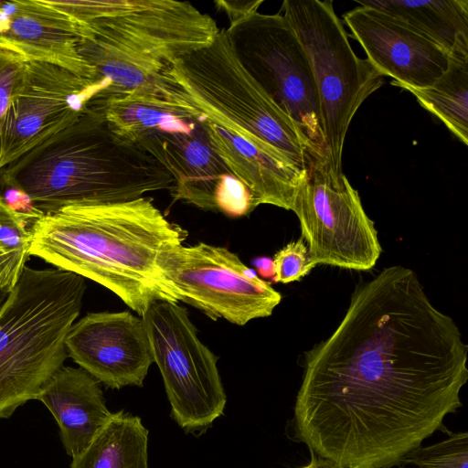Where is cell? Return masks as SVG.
<instances>
[{"instance_id": "6da1fadb", "label": "cell", "mask_w": 468, "mask_h": 468, "mask_svg": "<svg viewBox=\"0 0 468 468\" xmlns=\"http://www.w3.org/2000/svg\"><path fill=\"white\" fill-rule=\"evenodd\" d=\"M468 346L417 274L384 268L351 295L332 335L305 352L292 440L346 468H403L462 407Z\"/></svg>"}, {"instance_id": "7a4b0ae2", "label": "cell", "mask_w": 468, "mask_h": 468, "mask_svg": "<svg viewBox=\"0 0 468 468\" xmlns=\"http://www.w3.org/2000/svg\"><path fill=\"white\" fill-rule=\"evenodd\" d=\"M157 90L190 104L209 143L250 190L253 207L292 210L312 162L306 139L244 69L219 29L163 71Z\"/></svg>"}, {"instance_id": "3957f363", "label": "cell", "mask_w": 468, "mask_h": 468, "mask_svg": "<svg viewBox=\"0 0 468 468\" xmlns=\"http://www.w3.org/2000/svg\"><path fill=\"white\" fill-rule=\"evenodd\" d=\"M30 229V256L104 286L141 317L155 302H179L157 258L182 244L187 232L150 197L67 206Z\"/></svg>"}, {"instance_id": "277c9868", "label": "cell", "mask_w": 468, "mask_h": 468, "mask_svg": "<svg viewBox=\"0 0 468 468\" xmlns=\"http://www.w3.org/2000/svg\"><path fill=\"white\" fill-rule=\"evenodd\" d=\"M0 186L25 192L44 215L71 205L133 200L172 190V176L109 128L90 105L71 124L0 169Z\"/></svg>"}, {"instance_id": "5b68a950", "label": "cell", "mask_w": 468, "mask_h": 468, "mask_svg": "<svg viewBox=\"0 0 468 468\" xmlns=\"http://www.w3.org/2000/svg\"><path fill=\"white\" fill-rule=\"evenodd\" d=\"M80 27L78 52L93 69L100 99L157 90L174 60L211 44L216 21L175 0H46Z\"/></svg>"}, {"instance_id": "8992f818", "label": "cell", "mask_w": 468, "mask_h": 468, "mask_svg": "<svg viewBox=\"0 0 468 468\" xmlns=\"http://www.w3.org/2000/svg\"><path fill=\"white\" fill-rule=\"evenodd\" d=\"M85 291L80 275L25 266L0 310V419L36 399L64 366Z\"/></svg>"}, {"instance_id": "52a82bcc", "label": "cell", "mask_w": 468, "mask_h": 468, "mask_svg": "<svg viewBox=\"0 0 468 468\" xmlns=\"http://www.w3.org/2000/svg\"><path fill=\"white\" fill-rule=\"evenodd\" d=\"M281 10L301 42L315 80L333 185L346 176V135L361 104L384 83V76L354 52L331 0H284Z\"/></svg>"}, {"instance_id": "ba28073f", "label": "cell", "mask_w": 468, "mask_h": 468, "mask_svg": "<svg viewBox=\"0 0 468 468\" xmlns=\"http://www.w3.org/2000/svg\"><path fill=\"white\" fill-rule=\"evenodd\" d=\"M225 30L244 69L306 139L312 163L328 169L315 80L306 53L287 19L280 13L257 11Z\"/></svg>"}, {"instance_id": "9c48e42d", "label": "cell", "mask_w": 468, "mask_h": 468, "mask_svg": "<svg viewBox=\"0 0 468 468\" xmlns=\"http://www.w3.org/2000/svg\"><path fill=\"white\" fill-rule=\"evenodd\" d=\"M143 319L171 417L186 432L204 433L224 413L227 402L218 356L201 342L186 310L177 303L155 302Z\"/></svg>"}, {"instance_id": "30bf717a", "label": "cell", "mask_w": 468, "mask_h": 468, "mask_svg": "<svg viewBox=\"0 0 468 468\" xmlns=\"http://www.w3.org/2000/svg\"><path fill=\"white\" fill-rule=\"evenodd\" d=\"M157 267L178 296L213 320L238 325L270 316L282 294L225 247L198 242L164 250Z\"/></svg>"}, {"instance_id": "8fae6325", "label": "cell", "mask_w": 468, "mask_h": 468, "mask_svg": "<svg viewBox=\"0 0 468 468\" xmlns=\"http://www.w3.org/2000/svg\"><path fill=\"white\" fill-rule=\"evenodd\" d=\"M292 210L314 267L367 271L376 265L382 251L378 231L346 176L335 186L325 166L311 163Z\"/></svg>"}, {"instance_id": "7c38bea8", "label": "cell", "mask_w": 468, "mask_h": 468, "mask_svg": "<svg viewBox=\"0 0 468 468\" xmlns=\"http://www.w3.org/2000/svg\"><path fill=\"white\" fill-rule=\"evenodd\" d=\"M100 93L94 80L53 64L27 61L2 127L0 169L71 124Z\"/></svg>"}, {"instance_id": "4fadbf2b", "label": "cell", "mask_w": 468, "mask_h": 468, "mask_svg": "<svg viewBox=\"0 0 468 468\" xmlns=\"http://www.w3.org/2000/svg\"><path fill=\"white\" fill-rule=\"evenodd\" d=\"M66 348L80 368L112 389L143 387L154 362L145 323L128 311L87 314L71 326Z\"/></svg>"}, {"instance_id": "5bb4252c", "label": "cell", "mask_w": 468, "mask_h": 468, "mask_svg": "<svg viewBox=\"0 0 468 468\" xmlns=\"http://www.w3.org/2000/svg\"><path fill=\"white\" fill-rule=\"evenodd\" d=\"M367 60L390 84L425 88L447 69L450 54L404 22L374 8L358 5L344 15Z\"/></svg>"}, {"instance_id": "9a60e30c", "label": "cell", "mask_w": 468, "mask_h": 468, "mask_svg": "<svg viewBox=\"0 0 468 468\" xmlns=\"http://www.w3.org/2000/svg\"><path fill=\"white\" fill-rule=\"evenodd\" d=\"M136 146L172 176L175 199L217 210L216 192L232 174L212 148L195 111L171 120Z\"/></svg>"}, {"instance_id": "2e32d148", "label": "cell", "mask_w": 468, "mask_h": 468, "mask_svg": "<svg viewBox=\"0 0 468 468\" xmlns=\"http://www.w3.org/2000/svg\"><path fill=\"white\" fill-rule=\"evenodd\" d=\"M79 23L46 0H0V49L95 80L78 52Z\"/></svg>"}, {"instance_id": "e0dca14e", "label": "cell", "mask_w": 468, "mask_h": 468, "mask_svg": "<svg viewBox=\"0 0 468 468\" xmlns=\"http://www.w3.org/2000/svg\"><path fill=\"white\" fill-rule=\"evenodd\" d=\"M36 399L53 415L63 447L71 458L89 446L112 416L100 382L80 367L63 366Z\"/></svg>"}, {"instance_id": "ac0fdd59", "label": "cell", "mask_w": 468, "mask_h": 468, "mask_svg": "<svg viewBox=\"0 0 468 468\" xmlns=\"http://www.w3.org/2000/svg\"><path fill=\"white\" fill-rule=\"evenodd\" d=\"M428 37L449 54L468 52L467 0H364Z\"/></svg>"}, {"instance_id": "d6986e66", "label": "cell", "mask_w": 468, "mask_h": 468, "mask_svg": "<svg viewBox=\"0 0 468 468\" xmlns=\"http://www.w3.org/2000/svg\"><path fill=\"white\" fill-rule=\"evenodd\" d=\"M147 449L148 430L141 418L122 410L72 458L70 468H149Z\"/></svg>"}, {"instance_id": "ffe728a7", "label": "cell", "mask_w": 468, "mask_h": 468, "mask_svg": "<svg viewBox=\"0 0 468 468\" xmlns=\"http://www.w3.org/2000/svg\"><path fill=\"white\" fill-rule=\"evenodd\" d=\"M394 86L411 92L424 109L468 144V52L451 53L447 69L429 87Z\"/></svg>"}, {"instance_id": "44dd1931", "label": "cell", "mask_w": 468, "mask_h": 468, "mask_svg": "<svg viewBox=\"0 0 468 468\" xmlns=\"http://www.w3.org/2000/svg\"><path fill=\"white\" fill-rule=\"evenodd\" d=\"M28 223L0 197V291L10 292L13 290L30 256Z\"/></svg>"}, {"instance_id": "7402d4cb", "label": "cell", "mask_w": 468, "mask_h": 468, "mask_svg": "<svg viewBox=\"0 0 468 468\" xmlns=\"http://www.w3.org/2000/svg\"><path fill=\"white\" fill-rule=\"evenodd\" d=\"M468 433L448 432L443 441L411 450L403 465L414 464L418 468H467Z\"/></svg>"}, {"instance_id": "603a6c76", "label": "cell", "mask_w": 468, "mask_h": 468, "mask_svg": "<svg viewBox=\"0 0 468 468\" xmlns=\"http://www.w3.org/2000/svg\"><path fill=\"white\" fill-rule=\"evenodd\" d=\"M275 282L290 283L300 281L314 268L311 262L308 248L300 238L279 250L273 259Z\"/></svg>"}, {"instance_id": "cb8c5ba5", "label": "cell", "mask_w": 468, "mask_h": 468, "mask_svg": "<svg viewBox=\"0 0 468 468\" xmlns=\"http://www.w3.org/2000/svg\"><path fill=\"white\" fill-rule=\"evenodd\" d=\"M26 69L27 61L23 58L0 49V144L6 112L22 86Z\"/></svg>"}, {"instance_id": "d4e9b609", "label": "cell", "mask_w": 468, "mask_h": 468, "mask_svg": "<svg viewBox=\"0 0 468 468\" xmlns=\"http://www.w3.org/2000/svg\"><path fill=\"white\" fill-rule=\"evenodd\" d=\"M215 202L217 210L230 217L247 216L254 209L249 188L233 175L218 186Z\"/></svg>"}, {"instance_id": "484cf974", "label": "cell", "mask_w": 468, "mask_h": 468, "mask_svg": "<svg viewBox=\"0 0 468 468\" xmlns=\"http://www.w3.org/2000/svg\"><path fill=\"white\" fill-rule=\"evenodd\" d=\"M0 197L13 211L22 216L28 222L33 223L44 216L41 211L35 207L29 197L16 187L0 186Z\"/></svg>"}, {"instance_id": "4316f807", "label": "cell", "mask_w": 468, "mask_h": 468, "mask_svg": "<svg viewBox=\"0 0 468 468\" xmlns=\"http://www.w3.org/2000/svg\"><path fill=\"white\" fill-rule=\"evenodd\" d=\"M263 0H251V1H216L215 5L218 9L225 12L229 23L231 24L250 14L257 12Z\"/></svg>"}, {"instance_id": "83f0119b", "label": "cell", "mask_w": 468, "mask_h": 468, "mask_svg": "<svg viewBox=\"0 0 468 468\" xmlns=\"http://www.w3.org/2000/svg\"><path fill=\"white\" fill-rule=\"evenodd\" d=\"M257 272L264 278H272L274 275L273 261L269 257H258L251 261Z\"/></svg>"}, {"instance_id": "f1b7e54d", "label": "cell", "mask_w": 468, "mask_h": 468, "mask_svg": "<svg viewBox=\"0 0 468 468\" xmlns=\"http://www.w3.org/2000/svg\"><path fill=\"white\" fill-rule=\"evenodd\" d=\"M300 468H346V467L340 466L339 464H337L328 459L320 457V456L311 452L310 463L307 465H304L303 467H300Z\"/></svg>"}, {"instance_id": "f546056e", "label": "cell", "mask_w": 468, "mask_h": 468, "mask_svg": "<svg viewBox=\"0 0 468 468\" xmlns=\"http://www.w3.org/2000/svg\"><path fill=\"white\" fill-rule=\"evenodd\" d=\"M8 295H9L8 292L0 291V310L3 307V305L5 304V301L7 300Z\"/></svg>"}]
</instances>
